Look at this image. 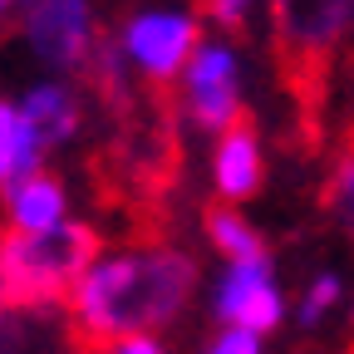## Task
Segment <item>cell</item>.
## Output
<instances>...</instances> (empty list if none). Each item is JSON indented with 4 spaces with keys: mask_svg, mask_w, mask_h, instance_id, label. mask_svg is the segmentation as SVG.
<instances>
[{
    "mask_svg": "<svg viewBox=\"0 0 354 354\" xmlns=\"http://www.w3.org/2000/svg\"><path fill=\"white\" fill-rule=\"evenodd\" d=\"M197 261L177 246H138L104 256L69 300V335L79 354H109L128 335H158L187 310Z\"/></svg>",
    "mask_w": 354,
    "mask_h": 354,
    "instance_id": "cell-1",
    "label": "cell"
},
{
    "mask_svg": "<svg viewBox=\"0 0 354 354\" xmlns=\"http://www.w3.org/2000/svg\"><path fill=\"white\" fill-rule=\"evenodd\" d=\"M104 261V241L84 221L55 232H10L0 241V300L6 310H59L74 300L79 281Z\"/></svg>",
    "mask_w": 354,
    "mask_h": 354,
    "instance_id": "cell-2",
    "label": "cell"
},
{
    "mask_svg": "<svg viewBox=\"0 0 354 354\" xmlns=\"http://www.w3.org/2000/svg\"><path fill=\"white\" fill-rule=\"evenodd\" d=\"M271 10V35L276 55L295 84L320 79L330 50L344 39L354 20V0H266Z\"/></svg>",
    "mask_w": 354,
    "mask_h": 354,
    "instance_id": "cell-3",
    "label": "cell"
},
{
    "mask_svg": "<svg viewBox=\"0 0 354 354\" xmlns=\"http://www.w3.org/2000/svg\"><path fill=\"white\" fill-rule=\"evenodd\" d=\"M123 59L153 84L187 74L192 55L202 50V20L192 10H138L118 30Z\"/></svg>",
    "mask_w": 354,
    "mask_h": 354,
    "instance_id": "cell-4",
    "label": "cell"
},
{
    "mask_svg": "<svg viewBox=\"0 0 354 354\" xmlns=\"http://www.w3.org/2000/svg\"><path fill=\"white\" fill-rule=\"evenodd\" d=\"M20 35L30 39V50L44 69L69 74V69H88L94 59V10L88 0H35L20 20Z\"/></svg>",
    "mask_w": 354,
    "mask_h": 354,
    "instance_id": "cell-5",
    "label": "cell"
},
{
    "mask_svg": "<svg viewBox=\"0 0 354 354\" xmlns=\"http://www.w3.org/2000/svg\"><path fill=\"white\" fill-rule=\"evenodd\" d=\"M183 88H187L192 123L216 133V138L246 113L241 109V59L227 39H202V50L192 55V64L183 74Z\"/></svg>",
    "mask_w": 354,
    "mask_h": 354,
    "instance_id": "cell-6",
    "label": "cell"
},
{
    "mask_svg": "<svg viewBox=\"0 0 354 354\" xmlns=\"http://www.w3.org/2000/svg\"><path fill=\"white\" fill-rule=\"evenodd\" d=\"M212 315L251 335H271L286 320V295L271 276V266H227L212 290Z\"/></svg>",
    "mask_w": 354,
    "mask_h": 354,
    "instance_id": "cell-7",
    "label": "cell"
},
{
    "mask_svg": "<svg viewBox=\"0 0 354 354\" xmlns=\"http://www.w3.org/2000/svg\"><path fill=\"white\" fill-rule=\"evenodd\" d=\"M212 177H216V197H221V202H246V197H256L261 177H266V162H261V138H256V118H251V113H241V118L216 138Z\"/></svg>",
    "mask_w": 354,
    "mask_h": 354,
    "instance_id": "cell-8",
    "label": "cell"
},
{
    "mask_svg": "<svg viewBox=\"0 0 354 354\" xmlns=\"http://www.w3.org/2000/svg\"><path fill=\"white\" fill-rule=\"evenodd\" d=\"M6 212H10V232H55L64 227V183L55 172H35L25 183L6 187Z\"/></svg>",
    "mask_w": 354,
    "mask_h": 354,
    "instance_id": "cell-9",
    "label": "cell"
},
{
    "mask_svg": "<svg viewBox=\"0 0 354 354\" xmlns=\"http://www.w3.org/2000/svg\"><path fill=\"white\" fill-rule=\"evenodd\" d=\"M44 138L35 133V123L25 118V109L10 99L6 109H0V183L6 187H15V183H25V177H35V172H44L39 162H44Z\"/></svg>",
    "mask_w": 354,
    "mask_h": 354,
    "instance_id": "cell-10",
    "label": "cell"
},
{
    "mask_svg": "<svg viewBox=\"0 0 354 354\" xmlns=\"http://www.w3.org/2000/svg\"><path fill=\"white\" fill-rule=\"evenodd\" d=\"M202 221H207L212 246L227 256V266H271V246H266V236L251 227L232 202H212Z\"/></svg>",
    "mask_w": 354,
    "mask_h": 354,
    "instance_id": "cell-11",
    "label": "cell"
},
{
    "mask_svg": "<svg viewBox=\"0 0 354 354\" xmlns=\"http://www.w3.org/2000/svg\"><path fill=\"white\" fill-rule=\"evenodd\" d=\"M20 109H25V118L35 123V133L44 138V148L69 143L74 128H79V99L69 94V84H59V79L35 84L30 94L20 99Z\"/></svg>",
    "mask_w": 354,
    "mask_h": 354,
    "instance_id": "cell-12",
    "label": "cell"
},
{
    "mask_svg": "<svg viewBox=\"0 0 354 354\" xmlns=\"http://www.w3.org/2000/svg\"><path fill=\"white\" fill-rule=\"evenodd\" d=\"M320 207H325V216L335 221V232H344V241H354V138H349V148L335 158V167H330V177H325Z\"/></svg>",
    "mask_w": 354,
    "mask_h": 354,
    "instance_id": "cell-13",
    "label": "cell"
},
{
    "mask_svg": "<svg viewBox=\"0 0 354 354\" xmlns=\"http://www.w3.org/2000/svg\"><path fill=\"white\" fill-rule=\"evenodd\" d=\"M339 300H344V281H339V276H330V271H325V276H315V281L305 286V295H300V325H305V330H315V325L330 315Z\"/></svg>",
    "mask_w": 354,
    "mask_h": 354,
    "instance_id": "cell-14",
    "label": "cell"
},
{
    "mask_svg": "<svg viewBox=\"0 0 354 354\" xmlns=\"http://www.w3.org/2000/svg\"><path fill=\"white\" fill-rule=\"evenodd\" d=\"M256 10V0H202V15L216 25V30H241Z\"/></svg>",
    "mask_w": 354,
    "mask_h": 354,
    "instance_id": "cell-15",
    "label": "cell"
},
{
    "mask_svg": "<svg viewBox=\"0 0 354 354\" xmlns=\"http://www.w3.org/2000/svg\"><path fill=\"white\" fill-rule=\"evenodd\" d=\"M202 354H261V335L236 330V325H221V330L207 339V349H202Z\"/></svg>",
    "mask_w": 354,
    "mask_h": 354,
    "instance_id": "cell-16",
    "label": "cell"
},
{
    "mask_svg": "<svg viewBox=\"0 0 354 354\" xmlns=\"http://www.w3.org/2000/svg\"><path fill=\"white\" fill-rule=\"evenodd\" d=\"M109 354H167V344L158 335H128V339L109 344Z\"/></svg>",
    "mask_w": 354,
    "mask_h": 354,
    "instance_id": "cell-17",
    "label": "cell"
}]
</instances>
